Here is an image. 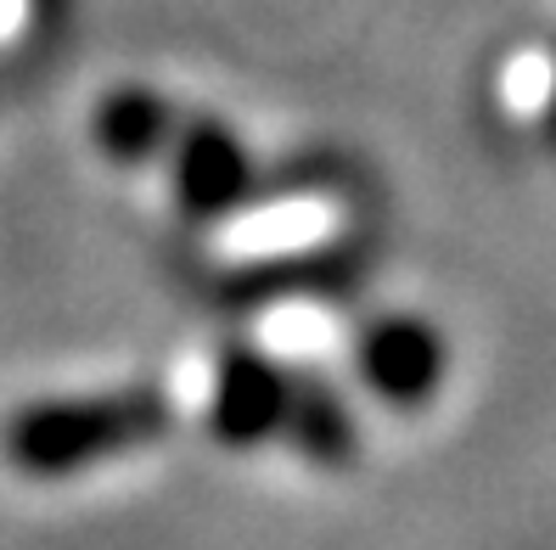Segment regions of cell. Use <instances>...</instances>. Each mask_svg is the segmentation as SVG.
I'll return each mask as SVG.
<instances>
[{
  "instance_id": "cell-1",
  "label": "cell",
  "mask_w": 556,
  "mask_h": 550,
  "mask_svg": "<svg viewBox=\"0 0 556 550\" xmlns=\"http://www.w3.org/2000/svg\"><path fill=\"white\" fill-rule=\"evenodd\" d=\"M169 427H175L169 394L157 382H129V387L35 399L12 410L7 427H0V456L23 477H74L118 456H136Z\"/></svg>"
},
{
  "instance_id": "cell-2",
  "label": "cell",
  "mask_w": 556,
  "mask_h": 550,
  "mask_svg": "<svg viewBox=\"0 0 556 550\" xmlns=\"http://www.w3.org/2000/svg\"><path fill=\"white\" fill-rule=\"evenodd\" d=\"M175 157H169V180H175V203L191 225H219L231 219L253 191L258 169L242 146V136L219 118H198L175 129Z\"/></svg>"
},
{
  "instance_id": "cell-3",
  "label": "cell",
  "mask_w": 556,
  "mask_h": 550,
  "mask_svg": "<svg viewBox=\"0 0 556 550\" xmlns=\"http://www.w3.org/2000/svg\"><path fill=\"white\" fill-rule=\"evenodd\" d=\"M354 366H359V382L371 387L382 405L394 410H421L439 382L450 371V348L444 337L416 315H382L371 320L354 343Z\"/></svg>"
},
{
  "instance_id": "cell-4",
  "label": "cell",
  "mask_w": 556,
  "mask_h": 550,
  "mask_svg": "<svg viewBox=\"0 0 556 550\" xmlns=\"http://www.w3.org/2000/svg\"><path fill=\"white\" fill-rule=\"evenodd\" d=\"M287 415V366L253 343H225L208 394V433L225 449H258L281 433Z\"/></svg>"
},
{
  "instance_id": "cell-5",
  "label": "cell",
  "mask_w": 556,
  "mask_h": 550,
  "mask_svg": "<svg viewBox=\"0 0 556 550\" xmlns=\"http://www.w3.org/2000/svg\"><path fill=\"white\" fill-rule=\"evenodd\" d=\"M366 276L359 247L326 242V247H304V253H281V258H248V265L219 276V298L237 309H258L270 298H299V293H343Z\"/></svg>"
},
{
  "instance_id": "cell-6",
  "label": "cell",
  "mask_w": 556,
  "mask_h": 550,
  "mask_svg": "<svg viewBox=\"0 0 556 550\" xmlns=\"http://www.w3.org/2000/svg\"><path fill=\"white\" fill-rule=\"evenodd\" d=\"M281 433L292 438V449L326 472H343L359 461V422L343 405V394L320 371H287V415Z\"/></svg>"
},
{
  "instance_id": "cell-7",
  "label": "cell",
  "mask_w": 556,
  "mask_h": 550,
  "mask_svg": "<svg viewBox=\"0 0 556 550\" xmlns=\"http://www.w3.org/2000/svg\"><path fill=\"white\" fill-rule=\"evenodd\" d=\"M175 107L163 102L147 85H118L113 95H102L96 107V146H102L113 164H147L163 146L175 141Z\"/></svg>"
},
{
  "instance_id": "cell-8",
  "label": "cell",
  "mask_w": 556,
  "mask_h": 550,
  "mask_svg": "<svg viewBox=\"0 0 556 550\" xmlns=\"http://www.w3.org/2000/svg\"><path fill=\"white\" fill-rule=\"evenodd\" d=\"M545 124H551V136H556V79H551V107H545Z\"/></svg>"
}]
</instances>
